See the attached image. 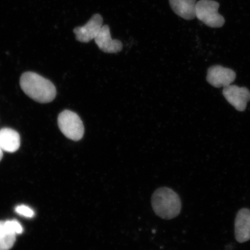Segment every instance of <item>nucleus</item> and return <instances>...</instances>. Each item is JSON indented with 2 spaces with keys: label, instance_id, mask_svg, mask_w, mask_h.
Instances as JSON below:
<instances>
[{
  "label": "nucleus",
  "instance_id": "1",
  "mask_svg": "<svg viewBox=\"0 0 250 250\" xmlns=\"http://www.w3.org/2000/svg\"><path fill=\"white\" fill-rule=\"evenodd\" d=\"M20 85L28 96L39 103L51 102L56 95V87L54 84L33 72H27L21 76Z\"/></svg>",
  "mask_w": 250,
  "mask_h": 250
},
{
  "label": "nucleus",
  "instance_id": "2",
  "mask_svg": "<svg viewBox=\"0 0 250 250\" xmlns=\"http://www.w3.org/2000/svg\"><path fill=\"white\" fill-rule=\"evenodd\" d=\"M151 204L155 213L165 220L176 218L181 210L179 195L167 187L160 188L155 190L152 196Z\"/></svg>",
  "mask_w": 250,
  "mask_h": 250
},
{
  "label": "nucleus",
  "instance_id": "3",
  "mask_svg": "<svg viewBox=\"0 0 250 250\" xmlns=\"http://www.w3.org/2000/svg\"><path fill=\"white\" fill-rule=\"evenodd\" d=\"M58 126L62 133L71 140L82 139L85 130L82 120L78 115L70 110H64L59 115Z\"/></svg>",
  "mask_w": 250,
  "mask_h": 250
},
{
  "label": "nucleus",
  "instance_id": "4",
  "mask_svg": "<svg viewBox=\"0 0 250 250\" xmlns=\"http://www.w3.org/2000/svg\"><path fill=\"white\" fill-rule=\"evenodd\" d=\"M220 4L212 0H200L196 4V18L207 26L212 28L224 26L225 20L218 13Z\"/></svg>",
  "mask_w": 250,
  "mask_h": 250
},
{
  "label": "nucleus",
  "instance_id": "5",
  "mask_svg": "<svg viewBox=\"0 0 250 250\" xmlns=\"http://www.w3.org/2000/svg\"><path fill=\"white\" fill-rule=\"evenodd\" d=\"M223 95L237 111H245L250 101V92L245 87L230 85L224 87Z\"/></svg>",
  "mask_w": 250,
  "mask_h": 250
},
{
  "label": "nucleus",
  "instance_id": "6",
  "mask_svg": "<svg viewBox=\"0 0 250 250\" xmlns=\"http://www.w3.org/2000/svg\"><path fill=\"white\" fill-rule=\"evenodd\" d=\"M103 26V18L101 15L97 14L94 15L84 26L75 28L74 32L78 42L87 43L95 40Z\"/></svg>",
  "mask_w": 250,
  "mask_h": 250
},
{
  "label": "nucleus",
  "instance_id": "7",
  "mask_svg": "<svg viewBox=\"0 0 250 250\" xmlns=\"http://www.w3.org/2000/svg\"><path fill=\"white\" fill-rule=\"evenodd\" d=\"M236 77L235 72L233 70L217 65L208 68L207 80L215 87H225L231 85Z\"/></svg>",
  "mask_w": 250,
  "mask_h": 250
},
{
  "label": "nucleus",
  "instance_id": "8",
  "mask_svg": "<svg viewBox=\"0 0 250 250\" xmlns=\"http://www.w3.org/2000/svg\"><path fill=\"white\" fill-rule=\"evenodd\" d=\"M95 42L99 48L107 54H115L122 51L123 43L120 40L111 38L110 29L108 25H103L96 37Z\"/></svg>",
  "mask_w": 250,
  "mask_h": 250
},
{
  "label": "nucleus",
  "instance_id": "9",
  "mask_svg": "<svg viewBox=\"0 0 250 250\" xmlns=\"http://www.w3.org/2000/svg\"><path fill=\"white\" fill-rule=\"evenodd\" d=\"M235 238L239 243H245L250 240V210L244 208L236 215L234 223Z\"/></svg>",
  "mask_w": 250,
  "mask_h": 250
},
{
  "label": "nucleus",
  "instance_id": "10",
  "mask_svg": "<svg viewBox=\"0 0 250 250\" xmlns=\"http://www.w3.org/2000/svg\"><path fill=\"white\" fill-rule=\"evenodd\" d=\"M20 146L21 137L17 131L7 127L0 129V148L3 151L15 152Z\"/></svg>",
  "mask_w": 250,
  "mask_h": 250
},
{
  "label": "nucleus",
  "instance_id": "11",
  "mask_svg": "<svg viewBox=\"0 0 250 250\" xmlns=\"http://www.w3.org/2000/svg\"><path fill=\"white\" fill-rule=\"evenodd\" d=\"M169 2L175 13L184 20L196 18V0H169Z\"/></svg>",
  "mask_w": 250,
  "mask_h": 250
},
{
  "label": "nucleus",
  "instance_id": "12",
  "mask_svg": "<svg viewBox=\"0 0 250 250\" xmlns=\"http://www.w3.org/2000/svg\"><path fill=\"white\" fill-rule=\"evenodd\" d=\"M17 234L6 226L5 221H0V250H9L14 246Z\"/></svg>",
  "mask_w": 250,
  "mask_h": 250
},
{
  "label": "nucleus",
  "instance_id": "13",
  "mask_svg": "<svg viewBox=\"0 0 250 250\" xmlns=\"http://www.w3.org/2000/svg\"><path fill=\"white\" fill-rule=\"evenodd\" d=\"M15 211L18 214L26 218H33L34 216V211L26 205H19L15 208Z\"/></svg>",
  "mask_w": 250,
  "mask_h": 250
},
{
  "label": "nucleus",
  "instance_id": "14",
  "mask_svg": "<svg viewBox=\"0 0 250 250\" xmlns=\"http://www.w3.org/2000/svg\"><path fill=\"white\" fill-rule=\"evenodd\" d=\"M5 223L6 226L9 228V229L16 234H20L23 233V227L17 220H12L5 221Z\"/></svg>",
  "mask_w": 250,
  "mask_h": 250
},
{
  "label": "nucleus",
  "instance_id": "15",
  "mask_svg": "<svg viewBox=\"0 0 250 250\" xmlns=\"http://www.w3.org/2000/svg\"><path fill=\"white\" fill-rule=\"evenodd\" d=\"M3 156V151L0 148V161H1Z\"/></svg>",
  "mask_w": 250,
  "mask_h": 250
}]
</instances>
